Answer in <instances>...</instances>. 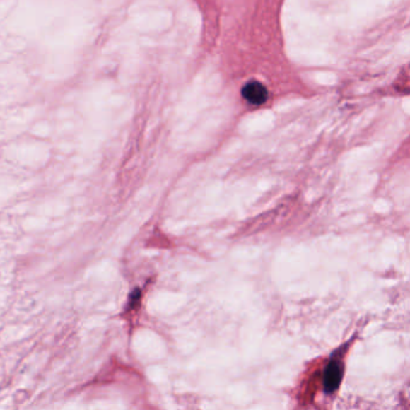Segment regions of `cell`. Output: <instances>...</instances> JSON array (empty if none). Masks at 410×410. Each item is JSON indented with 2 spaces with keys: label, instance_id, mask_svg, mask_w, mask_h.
Masks as SVG:
<instances>
[{
  "label": "cell",
  "instance_id": "obj_1",
  "mask_svg": "<svg viewBox=\"0 0 410 410\" xmlns=\"http://www.w3.org/2000/svg\"><path fill=\"white\" fill-rule=\"evenodd\" d=\"M242 95L250 104L254 105V106H260L267 100L269 92H267L265 86L260 82L250 81L242 89Z\"/></svg>",
  "mask_w": 410,
  "mask_h": 410
},
{
  "label": "cell",
  "instance_id": "obj_2",
  "mask_svg": "<svg viewBox=\"0 0 410 410\" xmlns=\"http://www.w3.org/2000/svg\"><path fill=\"white\" fill-rule=\"evenodd\" d=\"M342 380V367L339 362L332 361L327 366L325 372V389L327 392L337 390Z\"/></svg>",
  "mask_w": 410,
  "mask_h": 410
}]
</instances>
